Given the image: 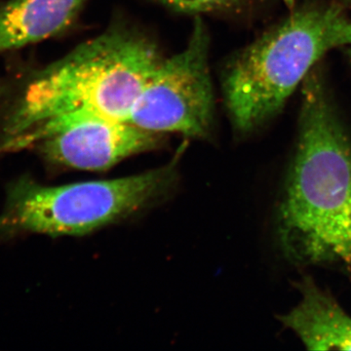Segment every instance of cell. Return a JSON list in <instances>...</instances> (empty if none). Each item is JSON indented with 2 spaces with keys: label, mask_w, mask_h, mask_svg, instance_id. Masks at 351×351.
I'll use <instances>...</instances> for the list:
<instances>
[{
  "label": "cell",
  "mask_w": 351,
  "mask_h": 351,
  "mask_svg": "<svg viewBox=\"0 0 351 351\" xmlns=\"http://www.w3.org/2000/svg\"><path fill=\"white\" fill-rule=\"evenodd\" d=\"M319 66L302 83L294 157L276 212L284 258L351 278V138Z\"/></svg>",
  "instance_id": "cell-1"
},
{
  "label": "cell",
  "mask_w": 351,
  "mask_h": 351,
  "mask_svg": "<svg viewBox=\"0 0 351 351\" xmlns=\"http://www.w3.org/2000/svg\"><path fill=\"white\" fill-rule=\"evenodd\" d=\"M161 61L156 44L140 32L117 27L103 32L32 80L4 127L5 140L69 113L128 122Z\"/></svg>",
  "instance_id": "cell-2"
},
{
  "label": "cell",
  "mask_w": 351,
  "mask_h": 351,
  "mask_svg": "<svg viewBox=\"0 0 351 351\" xmlns=\"http://www.w3.org/2000/svg\"><path fill=\"white\" fill-rule=\"evenodd\" d=\"M351 46V20L338 4H313L265 32L228 64L223 95L235 130L276 117L329 51Z\"/></svg>",
  "instance_id": "cell-3"
},
{
  "label": "cell",
  "mask_w": 351,
  "mask_h": 351,
  "mask_svg": "<svg viewBox=\"0 0 351 351\" xmlns=\"http://www.w3.org/2000/svg\"><path fill=\"white\" fill-rule=\"evenodd\" d=\"M177 181L175 163L119 179L59 186L22 178L9 186L0 233L87 234L162 200Z\"/></svg>",
  "instance_id": "cell-4"
},
{
  "label": "cell",
  "mask_w": 351,
  "mask_h": 351,
  "mask_svg": "<svg viewBox=\"0 0 351 351\" xmlns=\"http://www.w3.org/2000/svg\"><path fill=\"white\" fill-rule=\"evenodd\" d=\"M209 43L197 16L186 47L162 59L138 95L128 122L152 133L207 137L214 121Z\"/></svg>",
  "instance_id": "cell-5"
},
{
  "label": "cell",
  "mask_w": 351,
  "mask_h": 351,
  "mask_svg": "<svg viewBox=\"0 0 351 351\" xmlns=\"http://www.w3.org/2000/svg\"><path fill=\"white\" fill-rule=\"evenodd\" d=\"M160 134L130 122L89 112H73L46 120L16 137L3 141L0 152L40 144L49 162L86 171H105L160 142Z\"/></svg>",
  "instance_id": "cell-6"
},
{
  "label": "cell",
  "mask_w": 351,
  "mask_h": 351,
  "mask_svg": "<svg viewBox=\"0 0 351 351\" xmlns=\"http://www.w3.org/2000/svg\"><path fill=\"white\" fill-rule=\"evenodd\" d=\"M299 304L279 317L308 350H351V317L334 297L304 276L297 282Z\"/></svg>",
  "instance_id": "cell-7"
},
{
  "label": "cell",
  "mask_w": 351,
  "mask_h": 351,
  "mask_svg": "<svg viewBox=\"0 0 351 351\" xmlns=\"http://www.w3.org/2000/svg\"><path fill=\"white\" fill-rule=\"evenodd\" d=\"M86 0H11L0 7V55L56 36Z\"/></svg>",
  "instance_id": "cell-8"
},
{
  "label": "cell",
  "mask_w": 351,
  "mask_h": 351,
  "mask_svg": "<svg viewBox=\"0 0 351 351\" xmlns=\"http://www.w3.org/2000/svg\"><path fill=\"white\" fill-rule=\"evenodd\" d=\"M164 6L178 12L193 14H234L243 13L250 8L253 0H156Z\"/></svg>",
  "instance_id": "cell-9"
},
{
  "label": "cell",
  "mask_w": 351,
  "mask_h": 351,
  "mask_svg": "<svg viewBox=\"0 0 351 351\" xmlns=\"http://www.w3.org/2000/svg\"><path fill=\"white\" fill-rule=\"evenodd\" d=\"M348 56H350V60H351V46L350 48H348Z\"/></svg>",
  "instance_id": "cell-10"
},
{
  "label": "cell",
  "mask_w": 351,
  "mask_h": 351,
  "mask_svg": "<svg viewBox=\"0 0 351 351\" xmlns=\"http://www.w3.org/2000/svg\"><path fill=\"white\" fill-rule=\"evenodd\" d=\"M346 2H348V5L351 6V0H346Z\"/></svg>",
  "instance_id": "cell-11"
}]
</instances>
